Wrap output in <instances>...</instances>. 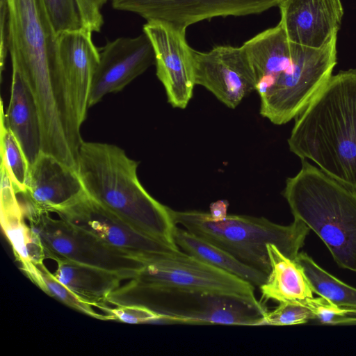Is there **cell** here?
<instances>
[{
	"label": "cell",
	"instance_id": "6da1fadb",
	"mask_svg": "<svg viewBox=\"0 0 356 356\" xmlns=\"http://www.w3.org/2000/svg\"><path fill=\"white\" fill-rule=\"evenodd\" d=\"M295 119L290 151L356 192V69L332 75Z\"/></svg>",
	"mask_w": 356,
	"mask_h": 356
},
{
	"label": "cell",
	"instance_id": "7a4b0ae2",
	"mask_svg": "<svg viewBox=\"0 0 356 356\" xmlns=\"http://www.w3.org/2000/svg\"><path fill=\"white\" fill-rule=\"evenodd\" d=\"M76 171L87 195L140 232L179 249L177 225L171 209L162 204L140 182L138 162L120 147L106 143H81Z\"/></svg>",
	"mask_w": 356,
	"mask_h": 356
},
{
	"label": "cell",
	"instance_id": "3957f363",
	"mask_svg": "<svg viewBox=\"0 0 356 356\" xmlns=\"http://www.w3.org/2000/svg\"><path fill=\"white\" fill-rule=\"evenodd\" d=\"M7 3L8 49L13 67L34 97L42 140L58 142L65 132L53 86L57 35L43 0H7Z\"/></svg>",
	"mask_w": 356,
	"mask_h": 356
},
{
	"label": "cell",
	"instance_id": "277c9868",
	"mask_svg": "<svg viewBox=\"0 0 356 356\" xmlns=\"http://www.w3.org/2000/svg\"><path fill=\"white\" fill-rule=\"evenodd\" d=\"M301 161L283 191L294 219L318 236L339 267L356 273V192Z\"/></svg>",
	"mask_w": 356,
	"mask_h": 356
},
{
	"label": "cell",
	"instance_id": "5b68a950",
	"mask_svg": "<svg viewBox=\"0 0 356 356\" xmlns=\"http://www.w3.org/2000/svg\"><path fill=\"white\" fill-rule=\"evenodd\" d=\"M171 215L175 225L267 275L270 265L266 245L274 244L285 256L295 260L309 232L296 219L289 225H281L264 217L241 215H227L216 220L209 213L195 210L171 209Z\"/></svg>",
	"mask_w": 356,
	"mask_h": 356
},
{
	"label": "cell",
	"instance_id": "8992f818",
	"mask_svg": "<svg viewBox=\"0 0 356 356\" xmlns=\"http://www.w3.org/2000/svg\"><path fill=\"white\" fill-rule=\"evenodd\" d=\"M92 31L83 27L56 38L53 86L69 145L77 158L80 129L89 108L93 76L99 60Z\"/></svg>",
	"mask_w": 356,
	"mask_h": 356
},
{
	"label": "cell",
	"instance_id": "52a82bcc",
	"mask_svg": "<svg viewBox=\"0 0 356 356\" xmlns=\"http://www.w3.org/2000/svg\"><path fill=\"white\" fill-rule=\"evenodd\" d=\"M29 225L38 238L46 258L66 259L102 268L134 279L144 262L106 245L89 232L49 212L39 211L21 202Z\"/></svg>",
	"mask_w": 356,
	"mask_h": 356
},
{
	"label": "cell",
	"instance_id": "ba28073f",
	"mask_svg": "<svg viewBox=\"0 0 356 356\" xmlns=\"http://www.w3.org/2000/svg\"><path fill=\"white\" fill-rule=\"evenodd\" d=\"M134 280L165 291L256 298L250 282L179 250L147 259Z\"/></svg>",
	"mask_w": 356,
	"mask_h": 356
},
{
	"label": "cell",
	"instance_id": "9c48e42d",
	"mask_svg": "<svg viewBox=\"0 0 356 356\" xmlns=\"http://www.w3.org/2000/svg\"><path fill=\"white\" fill-rule=\"evenodd\" d=\"M186 31L160 20L147 21L143 26L154 51L156 76L165 90L168 102L181 109L187 106L196 85L195 50L186 40Z\"/></svg>",
	"mask_w": 356,
	"mask_h": 356
},
{
	"label": "cell",
	"instance_id": "30bf717a",
	"mask_svg": "<svg viewBox=\"0 0 356 356\" xmlns=\"http://www.w3.org/2000/svg\"><path fill=\"white\" fill-rule=\"evenodd\" d=\"M56 213L111 248L143 262L158 254L179 250L136 229L92 200L87 193Z\"/></svg>",
	"mask_w": 356,
	"mask_h": 356
},
{
	"label": "cell",
	"instance_id": "8fae6325",
	"mask_svg": "<svg viewBox=\"0 0 356 356\" xmlns=\"http://www.w3.org/2000/svg\"><path fill=\"white\" fill-rule=\"evenodd\" d=\"M282 0H111L114 9L137 14L147 21L160 20L186 29L217 17L259 14Z\"/></svg>",
	"mask_w": 356,
	"mask_h": 356
},
{
	"label": "cell",
	"instance_id": "7c38bea8",
	"mask_svg": "<svg viewBox=\"0 0 356 356\" xmlns=\"http://www.w3.org/2000/svg\"><path fill=\"white\" fill-rule=\"evenodd\" d=\"M99 60L89 97V108L104 96L123 90L155 64L152 43L143 32L136 37H120L99 49Z\"/></svg>",
	"mask_w": 356,
	"mask_h": 356
},
{
	"label": "cell",
	"instance_id": "4fadbf2b",
	"mask_svg": "<svg viewBox=\"0 0 356 356\" xmlns=\"http://www.w3.org/2000/svg\"><path fill=\"white\" fill-rule=\"evenodd\" d=\"M195 84L222 103L235 108L256 90L254 78L241 47L218 45L209 51H194Z\"/></svg>",
	"mask_w": 356,
	"mask_h": 356
},
{
	"label": "cell",
	"instance_id": "5bb4252c",
	"mask_svg": "<svg viewBox=\"0 0 356 356\" xmlns=\"http://www.w3.org/2000/svg\"><path fill=\"white\" fill-rule=\"evenodd\" d=\"M17 194L37 211L56 213L86 193L76 169L41 151L30 166L26 191Z\"/></svg>",
	"mask_w": 356,
	"mask_h": 356
},
{
	"label": "cell",
	"instance_id": "9a60e30c",
	"mask_svg": "<svg viewBox=\"0 0 356 356\" xmlns=\"http://www.w3.org/2000/svg\"><path fill=\"white\" fill-rule=\"evenodd\" d=\"M241 48L252 72L259 96L286 86L294 78L296 61L292 43L280 23L245 41Z\"/></svg>",
	"mask_w": 356,
	"mask_h": 356
},
{
	"label": "cell",
	"instance_id": "2e32d148",
	"mask_svg": "<svg viewBox=\"0 0 356 356\" xmlns=\"http://www.w3.org/2000/svg\"><path fill=\"white\" fill-rule=\"evenodd\" d=\"M278 7L289 41L313 48L337 35L344 13L341 0H282Z\"/></svg>",
	"mask_w": 356,
	"mask_h": 356
},
{
	"label": "cell",
	"instance_id": "e0dca14e",
	"mask_svg": "<svg viewBox=\"0 0 356 356\" xmlns=\"http://www.w3.org/2000/svg\"><path fill=\"white\" fill-rule=\"evenodd\" d=\"M0 117L19 143L30 167L42 151L40 116L27 83L13 67L8 106L4 112L1 102Z\"/></svg>",
	"mask_w": 356,
	"mask_h": 356
},
{
	"label": "cell",
	"instance_id": "ac0fdd59",
	"mask_svg": "<svg viewBox=\"0 0 356 356\" xmlns=\"http://www.w3.org/2000/svg\"><path fill=\"white\" fill-rule=\"evenodd\" d=\"M0 191L1 224L17 260L20 264L43 262L46 259L43 248L28 222H26L23 205L2 164Z\"/></svg>",
	"mask_w": 356,
	"mask_h": 356
},
{
	"label": "cell",
	"instance_id": "d6986e66",
	"mask_svg": "<svg viewBox=\"0 0 356 356\" xmlns=\"http://www.w3.org/2000/svg\"><path fill=\"white\" fill-rule=\"evenodd\" d=\"M54 276L81 301L104 312L109 296L120 287L121 275L102 268L59 259Z\"/></svg>",
	"mask_w": 356,
	"mask_h": 356
},
{
	"label": "cell",
	"instance_id": "ffe728a7",
	"mask_svg": "<svg viewBox=\"0 0 356 356\" xmlns=\"http://www.w3.org/2000/svg\"><path fill=\"white\" fill-rule=\"evenodd\" d=\"M191 302L169 308L163 321L186 324L238 325L244 316L241 300L227 294L189 293Z\"/></svg>",
	"mask_w": 356,
	"mask_h": 356
},
{
	"label": "cell",
	"instance_id": "44dd1931",
	"mask_svg": "<svg viewBox=\"0 0 356 356\" xmlns=\"http://www.w3.org/2000/svg\"><path fill=\"white\" fill-rule=\"evenodd\" d=\"M270 270L259 286L261 298L299 302L313 298L314 292L302 266L285 256L274 244L266 245Z\"/></svg>",
	"mask_w": 356,
	"mask_h": 356
},
{
	"label": "cell",
	"instance_id": "7402d4cb",
	"mask_svg": "<svg viewBox=\"0 0 356 356\" xmlns=\"http://www.w3.org/2000/svg\"><path fill=\"white\" fill-rule=\"evenodd\" d=\"M174 238L184 252L217 268L259 287L268 275L238 260L228 252L177 225Z\"/></svg>",
	"mask_w": 356,
	"mask_h": 356
},
{
	"label": "cell",
	"instance_id": "603a6c76",
	"mask_svg": "<svg viewBox=\"0 0 356 356\" xmlns=\"http://www.w3.org/2000/svg\"><path fill=\"white\" fill-rule=\"evenodd\" d=\"M303 268L314 293L338 307L356 310V289L320 267L307 253L300 252L295 259Z\"/></svg>",
	"mask_w": 356,
	"mask_h": 356
},
{
	"label": "cell",
	"instance_id": "cb8c5ba5",
	"mask_svg": "<svg viewBox=\"0 0 356 356\" xmlns=\"http://www.w3.org/2000/svg\"><path fill=\"white\" fill-rule=\"evenodd\" d=\"M21 269L41 290L67 306L91 317L107 320L106 314L96 312L92 306L81 301L60 282L44 265L43 262L21 264Z\"/></svg>",
	"mask_w": 356,
	"mask_h": 356
},
{
	"label": "cell",
	"instance_id": "d4e9b609",
	"mask_svg": "<svg viewBox=\"0 0 356 356\" xmlns=\"http://www.w3.org/2000/svg\"><path fill=\"white\" fill-rule=\"evenodd\" d=\"M1 164L6 168L17 193L26 191L29 165L17 140L0 117Z\"/></svg>",
	"mask_w": 356,
	"mask_h": 356
},
{
	"label": "cell",
	"instance_id": "484cf974",
	"mask_svg": "<svg viewBox=\"0 0 356 356\" xmlns=\"http://www.w3.org/2000/svg\"><path fill=\"white\" fill-rule=\"evenodd\" d=\"M54 31L58 34L83 26L76 0H43Z\"/></svg>",
	"mask_w": 356,
	"mask_h": 356
},
{
	"label": "cell",
	"instance_id": "4316f807",
	"mask_svg": "<svg viewBox=\"0 0 356 356\" xmlns=\"http://www.w3.org/2000/svg\"><path fill=\"white\" fill-rule=\"evenodd\" d=\"M299 302L312 312L314 319L322 323H356L355 309L338 307L323 297L309 298Z\"/></svg>",
	"mask_w": 356,
	"mask_h": 356
},
{
	"label": "cell",
	"instance_id": "83f0119b",
	"mask_svg": "<svg viewBox=\"0 0 356 356\" xmlns=\"http://www.w3.org/2000/svg\"><path fill=\"white\" fill-rule=\"evenodd\" d=\"M314 319L312 312L296 302H281L272 311H267L260 325H287L307 323Z\"/></svg>",
	"mask_w": 356,
	"mask_h": 356
},
{
	"label": "cell",
	"instance_id": "f1b7e54d",
	"mask_svg": "<svg viewBox=\"0 0 356 356\" xmlns=\"http://www.w3.org/2000/svg\"><path fill=\"white\" fill-rule=\"evenodd\" d=\"M107 320L126 323L138 324L160 322L162 316L154 311L138 305H120L115 308L109 307L104 312Z\"/></svg>",
	"mask_w": 356,
	"mask_h": 356
},
{
	"label": "cell",
	"instance_id": "f546056e",
	"mask_svg": "<svg viewBox=\"0 0 356 356\" xmlns=\"http://www.w3.org/2000/svg\"><path fill=\"white\" fill-rule=\"evenodd\" d=\"M83 25L92 32H99L104 24L101 12L106 0H76Z\"/></svg>",
	"mask_w": 356,
	"mask_h": 356
},
{
	"label": "cell",
	"instance_id": "4dcf8cb0",
	"mask_svg": "<svg viewBox=\"0 0 356 356\" xmlns=\"http://www.w3.org/2000/svg\"><path fill=\"white\" fill-rule=\"evenodd\" d=\"M8 3L7 0L0 2V67L1 73L3 70L8 49Z\"/></svg>",
	"mask_w": 356,
	"mask_h": 356
},
{
	"label": "cell",
	"instance_id": "1f68e13d",
	"mask_svg": "<svg viewBox=\"0 0 356 356\" xmlns=\"http://www.w3.org/2000/svg\"><path fill=\"white\" fill-rule=\"evenodd\" d=\"M229 203L227 200H218L210 204V215L213 220H220L225 218Z\"/></svg>",
	"mask_w": 356,
	"mask_h": 356
}]
</instances>
